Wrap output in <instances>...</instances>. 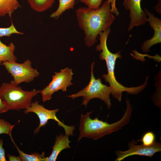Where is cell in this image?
I'll use <instances>...</instances> for the list:
<instances>
[{
  "label": "cell",
  "instance_id": "obj_17",
  "mask_svg": "<svg viewBox=\"0 0 161 161\" xmlns=\"http://www.w3.org/2000/svg\"><path fill=\"white\" fill-rule=\"evenodd\" d=\"M59 5L57 10L52 13L50 17L55 19L58 18L63 12L67 10L72 9L75 4V0H58Z\"/></svg>",
  "mask_w": 161,
  "mask_h": 161
},
{
  "label": "cell",
  "instance_id": "obj_12",
  "mask_svg": "<svg viewBox=\"0 0 161 161\" xmlns=\"http://www.w3.org/2000/svg\"><path fill=\"white\" fill-rule=\"evenodd\" d=\"M69 136L61 133L59 135H56L55 142L52 147V151L50 155L46 157V161H55L60 153L66 149H70L69 145L71 142L69 140Z\"/></svg>",
  "mask_w": 161,
  "mask_h": 161
},
{
  "label": "cell",
  "instance_id": "obj_9",
  "mask_svg": "<svg viewBox=\"0 0 161 161\" xmlns=\"http://www.w3.org/2000/svg\"><path fill=\"white\" fill-rule=\"evenodd\" d=\"M129 149L124 151H116V161H120L132 155H138L151 157L156 153L161 151V144L157 141L151 145L146 146L142 144L137 145L133 140L128 144Z\"/></svg>",
  "mask_w": 161,
  "mask_h": 161
},
{
  "label": "cell",
  "instance_id": "obj_23",
  "mask_svg": "<svg viewBox=\"0 0 161 161\" xmlns=\"http://www.w3.org/2000/svg\"><path fill=\"white\" fill-rule=\"evenodd\" d=\"M109 1L110 3L111 10L112 12L115 14L116 16H119V13L117 11L115 5L116 0H109Z\"/></svg>",
  "mask_w": 161,
  "mask_h": 161
},
{
  "label": "cell",
  "instance_id": "obj_19",
  "mask_svg": "<svg viewBox=\"0 0 161 161\" xmlns=\"http://www.w3.org/2000/svg\"><path fill=\"white\" fill-rule=\"evenodd\" d=\"M13 34L21 35L23 34L22 32L18 31L12 21L11 25L7 27H0V38L3 36L10 37Z\"/></svg>",
  "mask_w": 161,
  "mask_h": 161
},
{
  "label": "cell",
  "instance_id": "obj_15",
  "mask_svg": "<svg viewBox=\"0 0 161 161\" xmlns=\"http://www.w3.org/2000/svg\"><path fill=\"white\" fill-rule=\"evenodd\" d=\"M55 0H27L31 8L34 11L42 12L51 7Z\"/></svg>",
  "mask_w": 161,
  "mask_h": 161
},
{
  "label": "cell",
  "instance_id": "obj_16",
  "mask_svg": "<svg viewBox=\"0 0 161 161\" xmlns=\"http://www.w3.org/2000/svg\"><path fill=\"white\" fill-rule=\"evenodd\" d=\"M11 139L16 147L22 161H46L45 153L43 152L41 154L38 152L32 153L31 154H26L20 150L17 146L12 138Z\"/></svg>",
  "mask_w": 161,
  "mask_h": 161
},
{
  "label": "cell",
  "instance_id": "obj_11",
  "mask_svg": "<svg viewBox=\"0 0 161 161\" xmlns=\"http://www.w3.org/2000/svg\"><path fill=\"white\" fill-rule=\"evenodd\" d=\"M144 10L148 16L147 21L154 30V34L151 38L143 42L141 49L144 52H149L151 47L161 42V20L146 8H144Z\"/></svg>",
  "mask_w": 161,
  "mask_h": 161
},
{
  "label": "cell",
  "instance_id": "obj_8",
  "mask_svg": "<svg viewBox=\"0 0 161 161\" xmlns=\"http://www.w3.org/2000/svg\"><path fill=\"white\" fill-rule=\"evenodd\" d=\"M73 75L72 69L68 67L61 69L59 72H55L49 85L41 90L43 102L50 100L53 94L59 90L66 91L67 87L73 84L71 82Z\"/></svg>",
  "mask_w": 161,
  "mask_h": 161
},
{
  "label": "cell",
  "instance_id": "obj_10",
  "mask_svg": "<svg viewBox=\"0 0 161 161\" xmlns=\"http://www.w3.org/2000/svg\"><path fill=\"white\" fill-rule=\"evenodd\" d=\"M141 0H124L123 5L126 10L130 11V22L128 30L135 27L144 25L147 22V15L141 7Z\"/></svg>",
  "mask_w": 161,
  "mask_h": 161
},
{
  "label": "cell",
  "instance_id": "obj_21",
  "mask_svg": "<svg viewBox=\"0 0 161 161\" xmlns=\"http://www.w3.org/2000/svg\"><path fill=\"white\" fill-rule=\"evenodd\" d=\"M103 0H80V2L84 3L88 8L96 9L100 6Z\"/></svg>",
  "mask_w": 161,
  "mask_h": 161
},
{
  "label": "cell",
  "instance_id": "obj_13",
  "mask_svg": "<svg viewBox=\"0 0 161 161\" xmlns=\"http://www.w3.org/2000/svg\"><path fill=\"white\" fill-rule=\"evenodd\" d=\"M15 46L11 42L8 45L4 44L0 39V65L5 61H16L17 60L14 54Z\"/></svg>",
  "mask_w": 161,
  "mask_h": 161
},
{
  "label": "cell",
  "instance_id": "obj_24",
  "mask_svg": "<svg viewBox=\"0 0 161 161\" xmlns=\"http://www.w3.org/2000/svg\"><path fill=\"white\" fill-rule=\"evenodd\" d=\"M8 110L6 104L3 101L0 99V114L6 112Z\"/></svg>",
  "mask_w": 161,
  "mask_h": 161
},
{
  "label": "cell",
  "instance_id": "obj_2",
  "mask_svg": "<svg viewBox=\"0 0 161 161\" xmlns=\"http://www.w3.org/2000/svg\"><path fill=\"white\" fill-rule=\"evenodd\" d=\"M110 28L100 32L99 34L100 44L95 48L96 50L100 52L99 57L100 59L105 60L108 73L103 74L102 77L106 82H108L112 91L111 93L113 97L120 102L121 100L122 93L124 92L131 95H136L141 92L145 88L146 83L145 82L142 85L136 87H126L117 81L114 73L115 62L117 59H121V51L114 53L111 52L109 49L107 44L108 36L110 33Z\"/></svg>",
  "mask_w": 161,
  "mask_h": 161
},
{
  "label": "cell",
  "instance_id": "obj_25",
  "mask_svg": "<svg viewBox=\"0 0 161 161\" xmlns=\"http://www.w3.org/2000/svg\"><path fill=\"white\" fill-rule=\"evenodd\" d=\"M7 156L9 161H22L19 155L16 156L11 154H8Z\"/></svg>",
  "mask_w": 161,
  "mask_h": 161
},
{
  "label": "cell",
  "instance_id": "obj_20",
  "mask_svg": "<svg viewBox=\"0 0 161 161\" xmlns=\"http://www.w3.org/2000/svg\"><path fill=\"white\" fill-rule=\"evenodd\" d=\"M155 134L152 131H149L143 134L140 141L143 145L149 146L153 144L155 142Z\"/></svg>",
  "mask_w": 161,
  "mask_h": 161
},
{
  "label": "cell",
  "instance_id": "obj_22",
  "mask_svg": "<svg viewBox=\"0 0 161 161\" xmlns=\"http://www.w3.org/2000/svg\"><path fill=\"white\" fill-rule=\"evenodd\" d=\"M4 141L2 139L0 138V161H6L5 155V151L3 147Z\"/></svg>",
  "mask_w": 161,
  "mask_h": 161
},
{
  "label": "cell",
  "instance_id": "obj_5",
  "mask_svg": "<svg viewBox=\"0 0 161 161\" xmlns=\"http://www.w3.org/2000/svg\"><path fill=\"white\" fill-rule=\"evenodd\" d=\"M95 64V63L93 62L91 65V78L88 85L78 92L67 95L66 97L72 99L80 97H82L83 100L81 105H84L86 108L90 100L95 98H99L104 102L108 108L109 109L112 105L110 95L112 90L110 86L102 83L100 78H95L93 71Z\"/></svg>",
  "mask_w": 161,
  "mask_h": 161
},
{
  "label": "cell",
  "instance_id": "obj_4",
  "mask_svg": "<svg viewBox=\"0 0 161 161\" xmlns=\"http://www.w3.org/2000/svg\"><path fill=\"white\" fill-rule=\"evenodd\" d=\"M12 80L4 83L0 86V99L6 104L8 110L25 109L30 105L33 97L41 90L33 89L24 91Z\"/></svg>",
  "mask_w": 161,
  "mask_h": 161
},
{
  "label": "cell",
  "instance_id": "obj_6",
  "mask_svg": "<svg viewBox=\"0 0 161 161\" xmlns=\"http://www.w3.org/2000/svg\"><path fill=\"white\" fill-rule=\"evenodd\" d=\"M56 109L53 110H49L46 109L43 106L39 104L38 101L32 102L30 105L25 109L24 112L25 114L30 112L35 114L39 120V124L38 126L35 129L34 134L38 133L41 127H44L50 120H53L57 122L59 126L61 127L64 129L65 134L69 136L73 135V131L75 128L74 126H68L65 125L56 116V113L59 110Z\"/></svg>",
  "mask_w": 161,
  "mask_h": 161
},
{
  "label": "cell",
  "instance_id": "obj_1",
  "mask_svg": "<svg viewBox=\"0 0 161 161\" xmlns=\"http://www.w3.org/2000/svg\"><path fill=\"white\" fill-rule=\"evenodd\" d=\"M75 13L78 25L84 32L85 45L89 47L96 42L100 32L110 28L116 18L109 0L104 2L98 9L80 7L76 10Z\"/></svg>",
  "mask_w": 161,
  "mask_h": 161
},
{
  "label": "cell",
  "instance_id": "obj_18",
  "mask_svg": "<svg viewBox=\"0 0 161 161\" xmlns=\"http://www.w3.org/2000/svg\"><path fill=\"white\" fill-rule=\"evenodd\" d=\"M16 125H12L4 119L0 118V134H5L12 137L11 131Z\"/></svg>",
  "mask_w": 161,
  "mask_h": 161
},
{
  "label": "cell",
  "instance_id": "obj_7",
  "mask_svg": "<svg viewBox=\"0 0 161 161\" xmlns=\"http://www.w3.org/2000/svg\"><path fill=\"white\" fill-rule=\"evenodd\" d=\"M0 65L4 66L17 85L22 82L29 83L39 75L37 69L32 67V62L30 60H27L22 63L5 61Z\"/></svg>",
  "mask_w": 161,
  "mask_h": 161
},
{
  "label": "cell",
  "instance_id": "obj_14",
  "mask_svg": "<svg viewBox=\"0 0 161 161\" xmlns=\"http://www.w3.org/2000/svg\"><path fill=\"white\" fill-rule=\"evenodd\" d=\"M21 7L17 0H0V17L8 15L11 19L12 14Z\"/></svg>",
  "mask_w": 161,
  "mask_h": 161
},
{
  "label": "cell",
  "instance_id": "obj_3",
  "mask_svg": "<svg viewBox=\"0 0 161 161\" xmlns=\"http://www.w3.org/2000/svg\"><path fill=\"white\" fill-rule=\"evenodd\" d=\"M126 103V109L122 118L118 121L112 124L99 120L98 117L94 119L91 118L90 115L92 111L87 112L85 114H81L80 120L78 142L83 137L97 140L106 135L119 131L128 124L132 115L133 109L128 98Z\"/></svg>",
  "mask_w": 161,
  "mask_h": 161
}]
</instances>
